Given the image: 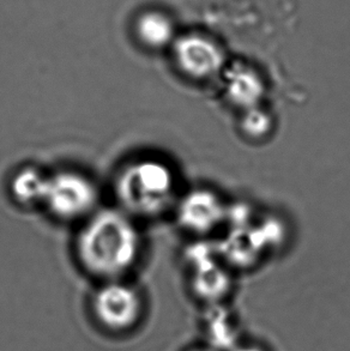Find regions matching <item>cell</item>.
<instances>
[{
    "instance_id": "1",
    "label": "cell",
    "mask_w": 350,
    "mask_h": 351,
    "mask_svg": "<svg viewBox=\"0 0 350 351\" xmlns=\"http://www.w3.org/2000/svg\"><path fill=\"white\" fill-rule=\"evenodd\" d=\"M141 235L130 215L107 209L93 214L77 239V256L95 277L118 280L136 264Z\"/></svg>"
},
{
    "instance_id": "2",
    "label": "cell",
    "mask_w": 350,
    "mask_h": 351,
    "mask_svg": "<svg viewBox=\"0 0 350 351\" xmlns=\"http://www.w3.org/2000/svg\"><path fill=\"white\" fill-rule=\"evenodd\" d=\"M174 193V171L156 158L131 162L115 181V195L128 215L161 214L173 202Z\"/></svg>"
},
{
    "instance_id": "3",
    "label": "cell",
    "mask_w": 350,
    "mask_h": 351,
    "mask_svg": "<svg viewBox=\"0 0 350 351\" xmlns=\"http://www.w3.org/2000/svg\"><path fill=\"white\" fill-rule=\"evenodd\" d=\"M172 53L178 71L196 84L220 82L229 62L224 48L204 34H186L175 38Z\"/></svg>"
},
{
    "instance_id": "4",
    "label": "cell",
    "mask_w": 350,
    "mask_h": 351,
    "mask_svg": "<svg viewBox=\"0 0 350 351\" xmlns=\"http://www.w3.org/2000/svg\"><path fill=\"white\" fill-rule=\"evenodd\" d=\"M99 192L89 178L78 171H58L48 176L43 204L58 219H77L94 211Z\"/></svg>"
},
{
    "instance_id": "5",
    "label": "cell",
    "mask_w": 350,
    "mask_h": 351,
    "mask_svg": "<svg viewBox=\"0 0 350 351\" xmlns=\"http://www.w3.org/2000/svg\"><path fill=\"white\" fill-rule=\"evenodd\" d=\"M93 308L95 317L104 328L121 332L139 322L142 300L132 287L119 280H109L95 294Z\"/></svg>"
},
{
    "instance_id": "6",
    "label": "cell",
    "mask_w": 350,
    "mask_h": 351,
    "mask_svg": "<svg viewBox=\"0 0 350 351\" xmlns=\"http://www.w3.org/2000/svg\"><path fill=\"white\" fill-rule=\"evenodd\" d=\"M222 95L227 105L239 113L265 105L268 81L255 65L245 62H228L220 80Z\"/></svg>"
},
{
    "instance_id": "7",
    "label": "cell",
    "mask_w": 350,
    "mask_h": 351,
    "mask_svg": "<svg viewBox=\"0 0 350 351\" xmlns=\"http://www.w3.org/2000/svg\"><path fill=\"white\" fill-rule=\"evenodd\" d=\"M227 213L228 205L218 192L200 187L180 200L178 219L189 233L200 237L218 228L227 219Z\"/></svg>"
},
{
    "instance_id": "8",
    "label": "cell",
    "mask_w": 350,
    "mask_h": 351,
    "mask_svg": "<svg viewBox=\"0 0 350 351\" xmlns=\"http://www.w3.org/2000/svg\"><path fill=\"white\" fill-rule=\"evenodd\" d=\"M192 290L208 307L222 304L232 290L231 272L210 261L192 267Z\"/></svg>"
},
{
    "instance_id": "9",
    "label": "cell",
    "mask_w": 350,
    "mask_h": 351,
    "mask_svg": "<svg viewBox=\"0 0 350 351\" xmlns=\"http://www.w3.org/2000/svg\"><path fill=\"white\" fill-rule=\"evenodd\" d=\"M138 38L147 47L162 49L175 41L174 24L170 17L160 12H148L137 22Z\"/></svg>"
},
{
    "instance_id": "10",
    "label": "cell",
    "mask_w": 350,
    "mask_h": 351,
    "mask_svg": "<svg viewBox=\"0 0 350 351\" xmlns=\"http://www.w3.org/2000/svg\"><path fill=\"white\" fill-rule=\"evenodd\" d=\"M237 128L242 137L251 143L266 142L276 130L274 113L265 105L239 113Z\"/></svg>"
},
{
    "instance_id": "11",
    "label": "cell",
    "mask_w": 350,
    "mask_h": 351,
    "mask_svg": "<svg viewBox=\"0 0 350 351\" xmlns=\"http://www.w3.org/2000/svg\"><path fill=\"white\" fill-rule=\"evenodd\" d=\"M48 176L34 168H24L12 179L11 191L17 202L30 205L43 203Z\"/></svg>"
},
{
    "instance_id": "12",
    "label": "cell",
    "mask_w": 350,
    "mask_h": 351,
    "mask_svg": "<svg viewBox=\"0 0 350 351\" xmlns=\"http://www.w3.org/2000/svg\"><path fill=\"white\" fill-rule=\"evenodd\" d=\"M228 351H269L264 346L256 342H240L237 343L234 347Z\"/></svg>"
},
{
    "instance_id": "13",
    "label": "cell",
    "mask_w": 350,
    "mask_h": 351,
    "mask_svg": "<svg viewBox=\"0 0 350 351\" xmlns=\"http://www.w3.org/2000/svg\"><path fill=\"white\" fill-rule=\"evenodd\" d=\"M189 351H218L213 349L211 347H209V346H200V347L192 348V349H189Z\"/></svg>"
}]
</instances>
